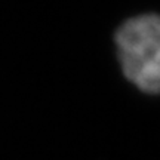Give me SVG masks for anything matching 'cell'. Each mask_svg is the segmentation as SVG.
Segmentation results:
<instances>
[{
	"instance_id": "6da1fadb",
	"label": "cell",
	"mask_w": 160,
	"mask_h": 160,
	"mask_svg": "<svg viewBox=\"0 0 160 160\" xmlns=\"http://www.w3.org/2000/svg\"><path fill=\"white\" fill-rule=\"evenodd\" d=\"M117 53L128 80L147 93H160V15L128 19L116 33Z\"/></svg>"
}]
</instances>
